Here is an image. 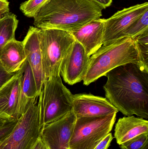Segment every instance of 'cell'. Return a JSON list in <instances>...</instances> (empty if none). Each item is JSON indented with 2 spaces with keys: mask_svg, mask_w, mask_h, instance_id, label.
<instances>
[{
  "mask_svg": "<svg viewBox=\"0 0 148 149\" xmlns=\"http://www.w3.org/2000/svg\"><path fill=\"white\" fill-rule=\"evenodd\" d=\"M106 98L126 116L148 119V71L133 63L116 67L105 75Z\"/></svg>",
  "mask_w": 148,
  "mask_h": 149,
  "instance_id": "1",
  "label": "cell"
},
{
  "mask_svg": "<svg viewBox=\"0 0 148 149\" xmlns=\"http://www.w3.org/2000/svg\"><path fill=\"white\" fill-rule=\"evenodd\" d=\"M103 9L92 0H48L34 16V24L71 32L101 18Z\"/></svg>",
  "mask_w": 148,
  "mask_h": 149,
  "instance_id": "2",
  "label": "cell"
},
{
  "mask_svg": "<svg viewBox=\"0 0 148 149\" xmlns=\"http://www.w3.org/2000/svg\"><path fill=\"white\" fill-rule=\"evenodd\" d=\"M130 63L148 71L133 38L124 37L110 44L103 45L89 57L87 70L83 80V84L88 86L111 70Z\"/></svg>",
  "mask_w": 148,
  "mask_h": 149,
  "instance_id": "3",
  "label": "cell"
},
{
  "mask_svg": "<svg viewBox=\"0 0 148 149\" xmlns=\"http://www.w3.org/2000/svg\"><path fill=\"white\" fill-rule=\"evenodd\" d=\"M73 95L63 85L60 75L44 81L37 103L41 130L72 111Z\"/></svg>",
  "mask_w": 148,
  "mask_h": 149,
  "instance_id": "4",
  "label": "cell"
},
{
  "mask_svg": "<svg viewBox=\"0 0 148 149\" xmlns=\"http://www.w3.org/2000/svg\"><path fill=\"white\" fill-rule=\"evenodd\" d=\"M39 38L45 81L60 75L62 63L75 39L70 32L56 29H40Z\"/></svg>",
  "mask_w": 148,
  "mask_h": 149,
  "instance_id": "5",
  "label": "cell"
},
{
  "mask_svg": "<svg viewBox=\"0 0 148 149\" xmlns=\"http://www.w3.org/2000/svg\"><path fill=\"white\" fill-rule=\"evenodd\" d=\"M117 113L102 117L76 118L69 148H94L112 130Z\"/></svg>",
  "mask_w": 148,
  "mask_h": 149,
  "instance_id": "6",
  "label": "cell"
},
{
  "mask_svg": "<svg viewBox=\"0 0 148 149\" xmlns=\"http://www.w3.org/2000/svg\"><path fill=\"white\" fill-rule=\"evenodd\" d=\"M37 99L31 101L11 133L0 144V149H32L34 148L41 134Z\"/></svg>",
  "mask_w": 148,
  "mask_h": 149,
  "instance_id": "7",
  "label": "cell"
},
{
  "mask_svg": "<svg viewBox=\"0 0 148 149\" xmlns=\"http://www.w3.org/2000/svg\"><path fill=\"white\" fill-rule=\"evenodd\" d=\"M148 10V3L123 9L105 20L103 45L112 43L121 38L129 26Z\"/></svg>",
  "mask_w": 148,
  "mask_h": 149,
  "instance_id": "8",
  "label": "cell"
},
{
  "mask_svg": "<svg viewBox=\"0 0 148 149\" xmlns=\"http://www.w3.org/2000/svg\"><path fill=\"white\" fill-rule=\"evenodd\" d=\"M76 117L73 111L41 130L40 137L48 149H67Z\"/></svg>",
  "mask_w": 148,
  "mask_h": 149,
  "instance_id": "9",
  "label": "cell"
},
{
  "mask_svg": "<svg viewBox=\"0 0 148 149\" xmlns=\"http://www.w3.org/2000/svg\"><path fill=\"white\" fill-rule=\"evenodd\" d=\"M89 57L83 46L75 40L63 59L60 70V74L66 83L73 85L83 80Z\"/></svg>",
  "mask_w": 148,
  "mask_h": 149,
  "instance_id": "10",
  "label": "cell"
},
{
  "mask_svg": "<svg viewBox=\"0 0 148 149\" xmlns=\"http://www.w3.org/2000/svg\"><path fill=\"white\" fill-rule=\"evenodd\" d=\"M72 100L76 118L102 117L119 112L107 98L91 94L73 95Z\"/></svg>",
  "mask_w": 148,
  "mask_h": 149,
  "instance_id": "11",
  "label": "cell"
},
{
  "mask_svg": "<svg viewBox=\"0 0 148 149\" xmlns=\"http://www.w3.org/2000/svg\"><path fill=\"white\" fill-rule=\"evenodd\" d=\"M21 75L20 70L0 88V118L9 120L21 117L19 109Z\"/></svg>",
  "mask_w": 148,
  "mask_h": 149,
  "instance_id": "12",
  "label": "cell"
},
{
  "mask_svg": "<svg viewBox=\"0 0 148 149\" xmlns=\"http://www.w3.org/2000/svg\"><path fill=\"white\" fill-rule=\"evenodd\" d=\"M40 30L36 27L30 26L23 41L26 60L30 65L34 76L38 95L42 88L44 81L40 49Z\"/></svg>",
  "mask_w": 148,
  "mask_h": 149,
  "instance_id": "13",
  "label": "cell"
},
{
  "mask_svg": "<svg viewBox=\"0 0 148 149\" xmlns=\"http://www.w3.org/2000/svg\"><path fill=\"white\" fill-rule=\"evenodd\" d=\"M105 19H96L70 32L76 41L84 48L90 57L95 53L103 44Z\"/></svg>",
  "mask_w": 148,
  "mask_h": 149,
  "instance_id": "14",
  "label": "cell"
},
{
  "mask_svg": "<svg viewBox=\"0 0 148 149\" xmlns=\"http://www.w3.org/2000/svg\"><path fill=\"white\" fill-rule=\"evenodd\" d=\"M148 133V121L134 116L120 118L114 130V138L119 145L143 134Z\"/></svg>",
  "mask_w": 148,
  "mask_h": 149,
  "instance_id": "15",
  "label": "cell"
},
{
  "mask_svg": "<svg viewBox=\"0 0 148 149\" xmlns=\"http://www.w3.org/2000/svg\"><path fill=\"white\" fill-rule=\"evenodd\" d=\"M26 60L23 41L11 40L0 52V62L6 70L10 73L19 71Z\"/></svg>",
  "mask_w": 148,
  "mask_h": 149,
  "instance_id": "16",
  "label": "cell"
},
{
  "mask_svg": "<svg viewBox=\"0 0 148 149\" xmlns=\"http://www.w3.org/2000/svg\"><path fill=\"white\" fill-rule=\"evenodd\" d=\"M21 73L19 109L21 116L25 113L32 100L38 98L34 76L28 61L25 60L20 70Z\"/></svg>",
  "mask_w": 148,
  "mask_h": 149,
  "instance_id": "17",
  "label": "cell"
},
{
  "mask_svg": "<svg viewBox=\"0 0 148 149\" xmlns=\"http://www.w3.org/2000/svg\"><path fill=\"white\" fill-rule=\"evenodd\" d=\"M18 24L16 16L10 12L0 19V52L8 42L15 39Z\"/></svg>",
  "mask_w": 148,
  "mask_h": 149,
  "instance_id": "18",
  "label": "cell"
},
{
  "mask_svg": "<svg viewBox=\"0 0 148 149\" xmlns=\"http://www.w3.org/2000/svg\"><path fill=\"white\" fill-rule=\"evenodd\" d=\"M148 29V10L133 22L123 33V38L135 37Z\"/></svg>",
  "mask_w": 148,
  "mask_h": 149,
  "instance_id": "19",
  "label": "cell"
},
{
  "mask_svg": "<svg viewBox=\"0 0 148 149\" xmlns=\"http://www.w3.org/2000/svg\"><path fill=\"white\" fill-rule=\"evenodd\" d=\"M133 39L137 46L143 63L148 68V29Z\"/></svg>",
  "mask_w": 148,
  "mask_h": 149,
  "instance_id": "20",
  "label": "cell"
},
{
  "mask_svg": "<svg viewBox=\"0 0 148 149\" xmlns=\"http://www.w3.org/2000/svg\"><path fill=\"white\" fill-rule=\"evenodd\" d=\"M48 0H28L20 5L21 11L26 16L34 17L36 12Z\"/></svg>",
  "mask_w": 148,
  "mask_h": 149,
  "instance_id": "21",
  "label": "cell"
},
{
  "mask_svg": "<svg viewBox=\"0 0 148 149\" xmlns=\"http://www.w3.org/2000/svg\"><path fill=\"white\" fill-rule=\"evenodd\" d=\"M148 142V133L137 136L120 145L121 149H141Z\"/></svg>",
  "mask_w": 148,
  "mask_h": 149,
  "instance_id": "22",
  "label": "cell"
},
{
  "mask_svg": "<svg viewBox=\"0 0 148 149\" xmlns=\"http://www.w3.org/2000/svg\"><path fill=\"white\" fill-rule=\"evenodd\" d=\"M17 120H9L0 127V144L9 135L18 122Z\"/></svg>",
  "mask_w": 148,
  "mask_h": 149,
  "instance_id": "23",
  "label": "cell"
},
{
  "mask_svg": "<svg viewBox=\"0 0 148 149\" xmlns=\"http://www.w3.org/2000/svg\"><path fill=\"white\" fill-rule=\"evenodd\" d=\"M17 72L14 73L8 72L0 62V88L10 80Z\"/></svg>",
  "mask_w": 148,
  "mask_h": 149,
  "instance_id": "24",
  "label": "cell"
},
{
  "mask_svg": "<svg viewBox=\"0 0 148 149\" xmlns=\"http://www.w3.org/2000/svg\"><path fill=\"white\" fill-rule=\"evenodd\" d=\"M113 139L112 134L109 133L94 149H108Z\"/></svg>",
  "mask_w": 148,
  "mask_h": 149,
  "instance_id": "25",
  "label": "cell"
},
{
  "mask_svg": "<svg viewBox=\"0 0 148 149\" xmlns=\"http://www.w3.org/2000/svg\"><path fill=\"white\" fill-rule=\"evenodd\" d=\"M97 4L102 7L104 9L111 5L112 0H92Z\"/></svg>",
  "mask_w": 148,
  "mask_h": 149,
  "instance_id": "26",
  "label": "cell"
},
{
  "mask_svg": "<svg viewBox=\"0 0 148 149\" xmlns=\"http://www.w3.org/2000/svg\"><path fill=\"white\" fill-rule=\"evenodd\" d=\"M32 149H48L46 144L41 139V137L38 139Z\"/></svg>",
  "mask_w": 148,
  "mask_h": 149,
  "instance_id": "27",
  "label": "cell"
},
{
  "mask_svg": "<svg viewBox=\"0 0 148 149\" xmlns=\"http://www.w3.org/2000/svg\"><path fill=\"white\" fill-rule=\"evenodd\" d=\"M9 11V3L8 0H0V11Z\"/></svg>",
  "mask_w": 148,
  "mask_h": 149,
  "instance_id": "28",
  "label": "cell"
},
{
  "mask_svg": "<svg viewBox=\"0 0 148 149\" xmlns=\"http://www.w3.org/2000/svg\"><path fill=\"white\" fill-rule=\"evenodd\" d=\"M9 11H6V10L0 11V19L3 17L5 15H6L7 13H9Z\"/></svg>",
  "mask_w": 148,
  "mask_h": 149,
  "instance_id": "29",
  "label": "cell"
},
{
  "mask_svg": "<svg viewBox=\"0 0 148 149\" xmlns=\"http://www.w3.org/2000/svg\"><path fill=\"white\" fill-rule=\"evenodd\" d=\"M7 120H4V119L0 118V127H2L6 122H7Z\"/></svg>",
  "mask_w": 148,
  "mask_h": 149,
  "instance_id": "30",
  "label": "cell"
},
{
  "mask_svg": "<svg viewBox=\"0 0 148 149\" xmlns=\"http://www.w3.org/2000/svg\"><path fill=\"white\" fill-rule=\"evenodd\" d=\"M141 149H148V142Z\"/></svg>",
  "mask_w": 148,
  "mask_h": 149,
  "instance_id": "31",
  "label": "cell"
},
{
  "mask_svg": "<svg viewBox=\"0 0 148 149\" xmlns=\"http://www.w3.org/2000/svg\"><path fill=\"white\" fill-rule=\"evenodd\" d=\"M67 149H70L69 148Z\"/></svg>",
  "mask_w": 148,
  "mask_h": 149,
  "instance_id": "32",
  "label": "cell"
}]
</instances>
